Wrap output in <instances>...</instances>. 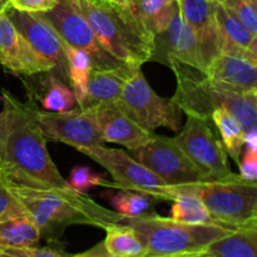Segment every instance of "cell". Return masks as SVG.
Returning <instances> with one entry per match:
<instances>
[{
  "label": "cell",
  "instance_id": "cell-1",
  "mask_svg": "<svg viewBox=\"0 0 257 257\" xmlns=\"http://www.w3.org/2000/svg\"><path fill=\"white\" fill-rule=\"evenodd\" d=\"M0 99V166L8 180L29 187L72 190L48 152L35 122L34 100L22 102L7 89Z\"/></svg>",
  "mask_w": 257,
  "mask_h": 257
},
{
  "label": "cell",
  "instance_id": "cell-2",
  "mask_svg": "<svg viewBox=\"0 0 257 257\" xmlns=\"http://www.w3.org/2000/svg\"><path fill=\"white\" fill-rule=\"evenodd\" d=\"M13 195L18 198L40 235L57 238L67 226L89 225L104 230L124 220L115 211L105 208L85 193L57 188H39L19 185L8 180Z\"/></svg>",
  "mask_w": 257,
  "mask_h": 257
},
{
  "label": "cell",
  "instance_id": "cell-3",
  "mask_svg": "<svg viewBox=\"0 0 257 257\" xmlns=\"http://www.w3.org/2000/svg\"><path fill=\"white\" fill-rule=\"evenodd\" d=\"M177 79L176 93L171 100L187 115L210 120L217 108H225L245 132L257 131V90L238 92L211 80L196 68L168 60Z\"/></svg>",
  "mask_w": 257,
  "mask_h": 257
},
{
  "label": "cell",
  "instance_id": "cell-4",
  "mask_svg": "<svg viewBox=\"0 0 257 257\" xmlns=\"http://www.w3.org/2000/svg\"><path fill=\"white\" fill-rule=\"evenodd\" d=\"M89 22L102 47L119 62L142 67L152 59L155 37L124 4L107 0H72Z\"/></svg>",
  "mask_w": 257,
  "mask_h": 257
},
{
  "label": "cell",
  "instance_id": "cell-5",
  "mask_svg": "<svg viewBox=\"0 0 257 257\" xmlns=\"http://www.w3.org/2000/svg\"><path fill=\"white\" fill-rule=\"evenodd\" d=\"M122 222L132 227L143 241L146 257H176L203 252L210 243L233 231L213 223L178 222L155 213L124 218Z\"/></svg>",
  "mask_w": 257,
  "mask_h": 257
},
{
  "label": "cell",
  "instance_id": "cell-6",
  "mask_svg": "<svg viewBox=\"0 0 257 257\" xmlns=\"http://www.w3.org/2000/svg\"><path fill=\"white\" fill-rule=\"evenodd\" d=\"M216 225L228 230L257 226V183L247 182L238 175L196 185Z\"/></svg>",
  "mask_w": 257,
  "mask_h": 257
},
{
  "label": "cell",
  "instance_id": "cell-7",
  "mask_svg": "<svg viewBox=\"0 0 257 257\" xmlns=\"http://www.w3.org/2000/svg\"><path fill=\"white\" fill-rule=\"evenodd\" d=\"M78 151L102 166L114 180V183L104 180L100 186L119 188L123 191H133V192L151 196L155 200L166 201H173L178 195L185 192L187 187V185H167L150 168L143 166L122 150L107 148L103 145H97L80 148Z\"/></svg>",
  "mask_w": 257,
  "mask_h": 257
},
{
  "label": "cell",
  "instance_id": "cell-8",
  "mask_svg": "<svg viewBox=\"0 0 257 257\" xmlns=\"http://www.w3.org/2000/svg\"><path fill=\"white\" fill-rule=\"evenodd\" d=\"M117 104L141 127L151 132L160 127L175 132L181 128L183 112L172 100L162 98L151 88L141 67L133 68Z\"/></svg>",
  "mask_w": 257,
  "mask_h": 257
},
{
  "label": "cell",
  "instance_id": "cell-9",
  "mask_svg": "<svg viewBox=\"0 0 257 257\" xmlns=\"http://www.w3.org/2000/svg\"><path fill=\"white\" fill-rule=\"evenodd\" d=\"M38 14L52 25L63 42L87 53L92 59L93 69H107L125 64L113 58L102 47L89 22L72 0H58L52 9Z\"/></svg>",
  "mask_w": 257,
  "mask_h": 257
},
{
  "label": "cell",
  "instance_id": "cell-10",
  "mask_svg": "<svg viewBox=\"0 0 257 257\" xmlns=\"http://www.w3.org/2000/svg\"><path fill=\"white\" fill-rule=\"evenodd\" d=\"M175 141L206 181L222 180L235 175L230 168L225 147L213 135L208 120L187 115V122Z\"/></svg>",
  "mask_w": 257,
  "mask_h": 257
},
{
  "label": "cell",
  "instance_id": "cell-11",
  "mask_svg": "<svg viewBox=\"0 0 257 257\" xmlns=\"http://www.w3.org/2000/svg\"><path fill=\"white\" fill-rule=\"evenodd\" d=\"M34 117L45 141L65 143L77 150L104 143L94 107H78L65 112L35 108Z\"/></svg>",
  "mask_w": 257,
  "mask_h": 257
},
{
  "label": "cell",
  "instance_id": "cell-12",
  "mask_svg": "<svg viewBox=\"0 0 257 257\" xmlns=\"http://www.w3.org/2000/svg\"><path fill=\"white\" fill-rule=\"evenodd\" d=\"M132 152L138 162L150 168L170 186L192 185L206 181L176 143L175 138L153 135L146 145Z\"/></svg>",
  "mask_w": 257,
  "mask_h": 257
},
{
  "label": "cell",
  "instance_id": "cell-13",
  "mask_svg": "<svg viewBox=\"0 0 257 257\" xmlns=\"http://www.w3.org/2000/svg\"><path fill=\"white\" fill-rule=\"evenodd\" d=\"M7 14L50 73L67 82V58L63 42L52 25L38 13L19 12L8 5Z\"/></svg>",
  "mask_w": 257,
  "mask_h": 257
},
{
  "label": "cell",
  "instance_id": "cell-14",
  "mask_svg": "<svg viewBox=\"0 0 257 257\" xmlns=\"http://www.w3.org/2000/svg\"><path fill=\"white\" fill-rule=\"evenodd\" d=\"M152 59H157L165 64L172 59L205 73L206 63L201 48L191 28L183 20L180 10L173 15L165 32L155 37Z\"/></svg>",
  "mask_w": 257,
  "mask_h": 257
},
{
  "label": "cell",
  "instance_id": "cell-15",
  "mask_svg": "<svg viewBox=\"0 0 257 257\" xmlns=\"http://www.w3.org/2000/svg\"><path fill=\"white\" fill-rule=\"evenodd\" d=\"M0 64L5 72L15 75L30 77L40 73H50L48 65L38 58L25 38L13 24L7 9L0 13Z\"/></svg>",
  "mask_w": 257,
  "mask_h": 257
},
{
  "label": "cell",
  "instance_id": "cell-16",
  "mask_svg": "<svg viewBox=\"0 0 257 257\" xmlns=\"http://www.w3.org/2000/svg\"><path fill=\"white\" fill-rule=\"evenodd\" d=\"M94 108L103 142L117 143L135 151L152 138L153 132L141 127L117 102L103 103Z\"/></svg>",
  "mask_w": 257,
  "mask_h": 257
},
{
  "label": "cell",
  "instance_id": "cell-17",
  "mask_svg": "<svg viewBox=\"0 0 257 257\" xmlns=\"http://www.w3.org/2000/svg\"><path fill=\"white\" fill-rule=\"evenodd\" d=\"M215 0H177L178 10L201 48L206 68L220 54V35L213 10Z\"/></svg>",
  "mask_w": 257,
  "mask_h": 257
},
{
  "label": "cell",
  "instance_id": "cell-18",
  "mask_svg": "<svg viewBox=\"0 0 257 257\" xmlns=\"http://www.w3.org/2000/svg\"><path fill=\"white\" fill-rule=\"evenodd\" d=\"M213 82L238 92L257 90V62L220 53L205 70Z\"/></svg>",
  "mask_w": 257,
  "mask_h": 257
},
{
  "label": "cell",
  "instance_id": "cell-19",
  "mask_svg": "<svg viewBox=\"0 0 257 257\" xmlns=\"http://www.w3.org/2000/svg\"><path fill=\"white\" fill-rule=\"evenodd\" d=\"M213 10L220 35V53L257 62V35L248 32L217 0L213 2Z\"/></svg>",
  "mask_w": 257,
  "mask_h": 257
},
{
  "label": "cell",
  "instance_id": "cell-20",
  "mask_svg": "<svg viewBox=\"0 0 257 257\" xmlns=\"http://www.w3.org/2000/svg\"><path fill=\"white\" fill-rule=\"evenodd\" d=\"M135 67L138 65L122 64L119 67L107 69H92L88 79L85 100L79 108H89L103 103L117 102Z\"/></svg>",
  "mask_w": 257,
  "mask_h": 257
},
{
  "label": "cell",
  "instance_id": "cell-21",
  "mask_svg": "<svg viewBox=\"0 0 257 257\" xmlns=\"http://www.w3.org/2000/svg\"><path fill=\"white\" fill-rule=\"evenodd\" d=\"M124 5L153 37L165 32L178 10V3L171 0H124Z\"/></svg>",
  "mask_w": 257,
  "mask_h": 257
},
{
  "label": "cell",
  "instance_id": "cell-22",
  "mask_svg": "<svg viewBox=\"0 0 257 257\" xmlns=\"http://www.w3.org/2000/svg\"><path fill=\"white\" fill-rule=\"evenodd\" d=\"M207 257H257V226L236 228L206 247Z\"/></svg>",
  "mask_w": 257,
  "mask_h": 257
},
{
  "label": "cell",
  "instance_id": "cell-23",
  "mask_svg": "<svg viewBox=\"0 0 257 257\" xmlns=\"http://www.w3.org/2000/svg\"><path fill=\"white\" fill-rule=\"evenodd\" d=\"M105 250L113 257H146V247L140 236L125 223H113L104 228Z\"/></svg>",
  "mask_w": 257,
  "mask_h": 257
},
{
  "label": "cell",
  "instance_id": "cell-24",
  "mask_svg": "<svg viewBox=\"0 0 257 257\" xmlns=\"http://www.w3.org/2000/svg\"><path fill=\"white\" fill-rule=\"evenodd\" d=\"M63 42V40H62ZM65 58H67V72L69 87L75 95L78 107H82L87 95V85L90 72L93 69L92 59L83 50L73 48L63 42Z\"/></svg>",
  "mask_w": 257,
  "mask_h": 257
},
{
  "label": "cell",
  "instance_id": "cell-25",
  "mask_svg": "<svg viewBox=\"0 0 257 257\" xmlns=\"http://www.w3.org/2000/svg\"><path fill=\"white\" fill-rule=\"evenodd\" d=\"M196 185L197 183L187 185L185 192L178 195L173 200L171 218L178 222L190 223V225H205V223L216 225L211 218L210 212L203 201L196 193Z\"/></svg>",
  "mask_w": 257,
  "mask_h": 257
},
{
  "label": "cell",
  "instance_id": "cell-26",
  "mask_svg": "<svg viewBox=\"0 0 257 257\" xmlns=\"http://www.w3.org/2000/svg\"><path fill=\"white\" fill-rule=\"evenodd\" d=\"M42 235L29 216L0 221V251L8 247L38 246Z\"/></svg>",
  "mask_w": 257,
  "mask_h": 257
},
{
  "label": "cell",
  "instance_id": "cell-27",
  "mask_svg": "<svg viewBox=\"0 0 257 257\" xmlns=\"http://www.w3.org/2000/svg\"><path fill=\"white\" fill-rule=\"evenodd\" d=\"M211 120H213L217 131L220 132L226 153L238 165L242 150L245 147L246 132L243 127L225 108H217L211 115Z\"/></svg>",
  "mask_w": 257,
  "mask_h": 257
},
{
  "label": "cell",
  "instance_id": "cell-28",
  "mask_svg": "<svg viewBox=\"0 0 257 257\" xmlns=\"http://www.w3.org/2000/svg\"><path fill=\"white\" fill-rule=\"evenodd\" d=\"M45 89L39 97L40 104L44 110L49 112H65L73 109L75 105V95L67 82L54 74L48 78Z\"/></svg>",
  "mask_w": 257,
  "mask_h": 257
},
{
  "label": "cell",
  "instance_id": "cell-29",
  "mask_svg": "<svg viewBox=\"0 0 257 257\" xmlns=\"http://www.w3.org/2000/svg\"><path fill=\"white\" fill-rule=\"evenodd\" d=\"M153 201L155 198H152L151 196L133 192V191H123V192L115 193L114 196H112L110 205L115 208V212L122 215L124 218H130L150 213L153 206Z\"/></svg>",
  "mask_w": 257,
  "mask_h": 257
},
{
  "label": "cell",
  "instance_id": "cell-30",
  "mask_svg": "<svg viewBox=\"0 0 257 257\" xmlns=\"http://www.w3.org/2000/svg\"><path fill=\"white\" fill-rule=\"evenodd\" d=\"M246 29L257 35V0H217Z\"/></svg>",
  "mask_w": 257,
  "mask_h": 257
},
{
  "label": "cell",
  "instance_id": "cell-31",
  "mask_svg": "<svg viewBox=\"0 0 257 257\" xmlns=\"http://www.w3.org/2000/svg\"><path fill=\"white\" fill-rule=\"evenodd\" d=\"M103 181H104V176L94 173L87 166H75L70 171L69 180L67 182L75 192L87 193V191H89L92 187L102 185Z\"/></svg>",
  "mask_w": 257,
  "mask_h": 257
},
{
  "label": "cell",
  "instance_id": "cell-32",
  "mask_svg": "<svg viewBox=\"0 0 257 257\" xmlns=\"http://www.w3.org/2000/svg\"><path fill=\"white\" fill-rule=\"evenodd\" d=\"M28 216L22 203L13 195L9 188L7 176L0 178V221L9 220V218Z\"/></svg>",
  "mask_w": 257,
  "mask_h": 257
},
{
  "label": "cell",
  "instance_id": "cell-33",
  "mask_svg": "<svg viewBox=\"0 0 257 257\" xmlns=\"http://www.w3.org/2000/svg\"><path fill=\"white\" fill-rule=\"evenodd\" d=\"M0 257H72L64 251L52 247L38 246H23V247H8L0 251Z\"/></svg>",
  "mask_w": 257,
  "mask_h": 257
},
{
  "label": "cell",
  "instance_id": "cell-34",
  "mask_svg": "<svg viewBox=\"0 0 257 257\" xmlns=\"http://www.w3.org/2000/svg\"><path fill=\"white\" fill-rule=\"evenodd\" d=\"M240 177L247 182H257V148L246 147L238 162Z\"/></svg>",
  "mask_w": 257,
  "mask_h": 257
},
{
  "label": "cell",
  "instance_id": "cell-35",
  "mask_svg": "<svg viewBox=\"0 0 257 257\" xmlns=\"http://www.w3.org/2000/svg\"><path fill=\"white\" fill-rule=\"evenodd\" d=\"M58 0H8L10 8L19 12L44 13L52 9Z\"/></svg>",
  "mask_w": 257,
  "mask_h": 257
},
{
  "label": "cell",
  "instance_id": "cell-36",
  "mask_svg": "<svg viewBox=\"0 0 257 257\" xmlns=\"http://www.w3.org/2000/svg\"><path fill=\"white\" fill-rule=\"evenodd\" d=\"M72 257H113V256L105 250L103 242H100L98 243L97 246L90 248V250L85 251V252H82V253H78V255H74Z\"/></svg>",
  "mask_w": 257,
  "mask_h": 257
},
{
  "label": "cell",
  "instance_id": "cell-37",
  "mask_svg": "<svg viewBox=\"0 0 257 257\" xmlns=\"http://www.w3.org/2000/svg\"><path fill=\"white\" fill-rule=\"evenodd\" d=\"M176 257H207L205 252L200 253H192V255H182V256H176Z\"/></svg>",
  "mask_w": 257,
  "mask_h": 257
},
{
  "label": "cell",
  "instance_id": "cell-38",
  "mask_svg": "<svg viewBox=\"0 0 257 257\" xmlns=\"http://www.w3.org/2000/svg\"><path fill=\"white\" fill-rule=\"evenodd\" d=\"M8 5H9L8 4V0H0V13L7 9Z\"/></svg>",
  "mask_w": 257,
  "mask_h": 257
},
{
  "label": "cell",
  "instance_id": "cell-39",
  "mask_svg": "<svg viewBox=\"0 0 257 257\" xmlns=\"http://www.w3.org/2000/svg\"><path fill=\"white\" fill-rule=\"evenodd\" d=\"M107 2H113V3H119V4H124V0H107Z\"/></svg>",
  "mask_w": 257,
  "mask_h": 257
},
{
  "label": "cell",
  "instance_id": "cell-40",
  "mask_svg": "<svg viewBox=\"0 0 257 257\" xmlns=\"http://www.w3.org/2000/svg\"><path fill=\"white\" fill-rule=\"evenodd\" d=\"M3 176H4V172H3V170H2V166H0V178H2Z\"/></svg>",
  "mask_w": 257,
  "mask_h": 257
},
{
  "label": "cell",
  "instance_id": "cell-41",
  "mask_svg": "<svg viewBox=\"0 0 257 257\" xmlns=\"http://www.w3.org/2000/svg\"><path fill=\"white\" fill-rule=\"evenodd\" d=\"M171 2H177V0H171Z\"/></svg>",
  "mask_w": 257,
  "mask_h": 257
}]
</instances>
